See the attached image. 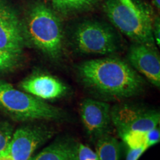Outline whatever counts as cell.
<instances>
[{
    "instance_id": "6da1fadb",
    "label": "cell",
    "mask_w": 160,
    "mask_h": 160,
    "mask_svg": "<svg viewBox=\"0 0 160 160\" xmlns=\"http://www.w3.org/2000/svg\"><path fill=\"white\" fill-rule=\"evenodd\" d=\"M82 83L108 99H125L143 91L145 81L130 64L113 57L84 62L78 67Z\"/></svg>"
},
{
    "instance_id": "7a4b0ae2",
    "label": "cell",
    "mask_w": 160,
    "mask_h": 160,
    "mask_svg": "<svg viewBox=\"0 0 160 160\" xmlns=\"http://www.w3.org/2000/svg\"><path fill=\"white\" fill-rule=\"evenodd\" d=\"M0 111L19 122L33 120L61 121L66 113L59 108L17 89L0 80Z\"/></svg>"
},
{
    "instance_id": "3957f363",
    "label": "cell",
    "mask_w": 160,
    "mask_h": 160,
    "mask_svg": "<svg viewBox=\"0 0 160 160\" xmlns=\"http://www.w3.org/2000/svg\"><path fill=\"white\" fill-rule=\"evenodd\" d=\"M25 38L42 53L52 59L61 57L63 30L61 20L43 4L35 5L28 16L23 27Z\"/></svg>"
},
{
    "instance_id": "277c9868",
    "label": "cell",
    "mask_w": 160,
    "mask_h": 160,
    "mask_svg": "<svg viewBox=\"0 0 160 160\" xmlns=\"http://www.w3.org/2000/svg\"><path fill=\"white\" fill-rule=\"evenodd\" d=\"M140 13L135 14L118 0H107L104 11L113 25L137 44L155 45L151 13L143 5Z\"/></svg>"
},
{
    "instance_id": "5b68a950",
    "label": "cell",
    "mask_w": 160,
    "mask_h": 160,
    "mask_svg": "<svg viewBox=\"0 0 160 160\" xmlns=\"http://www.w3.org/2000/svg\"><path fill=\"white\" fill-rule=\"evenodd\" d=\"M73 43L79 52L106 55L117 50L115 33L111 28L97 22H85L76 28Z\"/></svg>"
},
{
    "instance_id": "8992f818",
    "label": "cell",
    "mask_w": 160,
    "mask_h": 160,
    "mask_svg": "<svg viewBox=\"0 0 160 160\" xmlns=\"http://www.w3.org/2000/svg\"><path fill=\"white\" fill-rule=\"evenodd\" d=\"M111 122L122 138L128 132H147L157 127L160 122V114L156 110L119 104L111 108Z\"/></svg>"
},
{
    "instance_id": "52a82bcc",
    "label": "cell",
    "mask_w": 160,
    "mask_h": 160,
    "mask_svg": "<svg viewBox=\"0 0 160 160\" xmlns=\"http://www.w3.org/2000/svg\"><path fill=\"white\" fill-rule=\"evenodd\" d=\"M54 134L45 125H28L13 131L7 157L12 160H30L36 150Z\"/></svg>"
},
{
    "instance_id": "ba28073f",
    "label": "cell",
    "mask_w": 160,
    "mask_h": 160,
    "mask_svg": "<svg viewBox=\"0 0 160 160\" xmlns=\"http://www.w3.org/2000/svg\"><path fill=\"white\" fill-rule=\"evenodd\" d=\"M80 116L88 133L97 139L108 133L111 122L110 104L93 99H85L80 105Z\"/></svg>"
},
{
    "instance_id": "9c48e42d",
    "label": "cell",
    "mask_w": 160,
    "mask_h": 160,
    "mask_svg": "<svg viewBox=\"0 0 160 160\" xmlns=\"http://www.w3.org/2000/svg\"><path fill=\"white\" fill-rule=\"evenodd\" d=\"M19 87L22 91L43 101L59 99L68 92V88L63 82L45 72L32 73L20 82Z\"/></svg>"
},
{
    "instance_id": "30bf717a",
    "label": "cell",
    "mask_w": 160,
    "mask_h": 160,
    "mask_svg": "<svg viewBox=\"0 0 160 160\" xmlns=\"http://www.w3.org/2000/svg\"><path fill=\"white\" fill-rule=\"evenodd\" d=\"M130 65L156 87L160 86V57L155 45L135 43L130 48Z\"/></svg>"
},
{
    "instance_id": "8fae6325",
    "label": "cell",
    "mask_w": 160,
    "mask_h": 160,
    "mask_svg": "<svg viewBox=\"0 0 160 160\" xmlns=\"http://www.w3.org/2000/svg\"><path fill=\"white\" fill-rule=\"evenodd\" d=\"M25 42L23 26L19 18L5 6L0 11V50L22 52Z\"/></svg>"
},
{
    "instance_id": "7c38bea8",
    "label": "cell",
    "mask_w": 160,
    "mask_h": 160,
    "mask_svg": "<svg viewBox=\"0 0 160 160\" xmlns=\"http://www.w3.org/2000/svg\"><path fill=\"white\" fill-rule=\"evenodd\" d=\"M76 145L69 139L57 140L30 160H77Z\"/></svg>"
},
{
    "instance_id": "4fadbf2b",
    "label": "cell",
    "mask_w": 160,
    "mask_h": 160,
    "mask_svg": "<svg viewBox=\"0 0 160 160\" xmlns=\"http://www.w3.org/2000/svg\"><path fill=\"white\" fill-rule=\"evenodd\" d=\"M96 140L98 160H119L120 145L115 137L106 133Z\"/></svg>"
},
{
    "instance_id": "5bb4252c",
    "label": "cell",
    "mask_w": 160,
    "mask_h": 160,
    "mask_svg": "<svg viewBox=\"0 0 160 160\" xmlns=\"http://www.w3.org/2000/svg\"><path fill=\"white\" fill-rule=\"evenodd\" d=\"M22 61V52L0 50V73L12 71L18 68Z\"/></svg>"
},
{
    "instance_id": "9a60e30c",
    "label": "cell",
    "mask_w": 160,
    "mask_h": 160,
    "mask_svg": "<svg viewBox=\"0 0 160 160\" xmlns=\"http://www.w3.org/2000/svg\"><path fill=\"white\" fill-rule=\"evenodd\" d=\"M96 2L97 0H52L55 8L62 12L86 9Z\"/></svg>"
},
{
    "instance_id": "2e32d148",
    "label": "cell",
    "mask_w": 160,
    "mask_h": 160,
    "mask_svg": "<svg viewBox=\"0 0 160 160\" xmlns=\"http://www.w3.org/2000/svg\"><path fill=\"white\" fill-rule=\"evenodd\" d=\"M13 131L14 129L11 123L0 119V157L7 156Z\"/></svg>"
},
{
    "instance_id": "e0dca14e",
    "label": "cell",
    "mask_w": 160,
    "mask_h": 160,
    "mask_svg": "<svg viewBox=\"0 0 160 160\" xmlns=\"http://www.w3.org/2000/svg\"><path fill=\"white\" fill-rule=\"evenodd\" d=\"M123 142L128 147V149L136 150L146 148V132L144 131H131L125 133L121 138Z\"/></svg>"
},
{
    "instance_id": "ac0fdd59",
    "label": "cell",
    "mask_w": 160,
    "mask_h": 160,
    "mask_svg": "<svg viewBox=\"0 0 160 160\" xmlns=\"http://www.w3.org/2000/svg\"><path fill=\"white\" fill-rule=\"evenodd\" d=\"M76 153L77 160H98L96 152L82 143L77 142Z\"/></svg>"
},
{
    "instance_id": "d6986e66",
    "label": "cell",
    "mask_w": 160,
    "mask_h": 160,
    "mask_svg": "<svg viewBox=\"0 0 160 160\" xmlns=\"http://www.w3.org/2000/svg\"><path fill=\"white\" fill-rule=\"evenodd\" d=\"M160 131L159 127L146 132V148L148 149L159 142Z\"/></svg>"
},
{
    "instance_id": "ffe728a7",
    "label": "cell",
    "mask_w": 160,
    "mask_h": 160,
    "mask_svg": "<svg viewBox=\"0 0 160 160\" xmlns=\"http://www.w3.org/2000/svg\"><path fill=\"white\" fill-rule=\"evenodd\" d=\"M146 151H147V149L145 148H141L136 150L129 149L126 160H138L139 157L143 154L144 152Z\"/></svg>"
},
{
    "instance_id": "44dd1931",
    "label": "cell",
    "mask_w": 160,
    "mask_h": 160,
    "mask_svg": "<svg viewBox=\"0 0 160 160\" xmlns=\"http://www.w3.org/2000/svg\"><path fill=\"white\" fill-rule=\"evenodd\" d=\"M120 3L122 4L125 5L126 8H128L130 11L133 12L135 14H139L140 13V8L139 6L136 5L133 2L132 0H118Z\"/></svg>"
},
{
    "instance_id": "7402d4cb",
    "label": "cell",
    "mask_w": 160,
    "mask_h": 160,
    "mask_svg": "<svg viewBox=\"0 0 160 160\" xmlns=\"http://www.w3.org/2000/svg\"><path fill=\"white\" fill-rule=\"evenodd\" d=\"M153 33L154 41L159 45L160 42V36H159V19H156L154 25H153Z\"/></svg>"
},
{
    "instance_id": "603a6c76",
    "label": "cell",
    "mask_w": 160,
    "mask_h": 160,
    "mask_svg": "<svg viewBox=\"0 0 160 160\" xmlns=\"http://www.w3.org/2000/svg\"><path fill=\"white\" fill-rule=\"evenodd\" d=\"M153 3H154L156 7H157L158 9H159V8H160V0H153Z\"/></svg>"
},
{
    "instance_id": "cb8c5ba5",
    "label": "cell",
    "mask_w": 160,
    "mask_h": 160,
    "mask_svg": "<svg viewBox=\"0 0 160 160\" xmlns=\"http://www.w3.org/2000/svg\"><path fill=\"white\" fill-rule=\"evenodd\" d=\"M0 160H12V159L10 157H7V156H6V157H0Z\"/></svg>"
},
{
    "instance_id": "d4e9b609",
    "label": "cell",
    "mask_w": 160,
    "mask_h": 160,
    "mask_svg": "<svg viewBox=\"0 0 160 160\" xmlns=\"http://www.w3.org/2000/svg\"><path fill=\"white\" fill-rule=\"evenodd\" d=\"M4 7H5V5H3V3L2 2V1H1V0H0V11H1V10Z\"/></svg>"
}]
</instances>
